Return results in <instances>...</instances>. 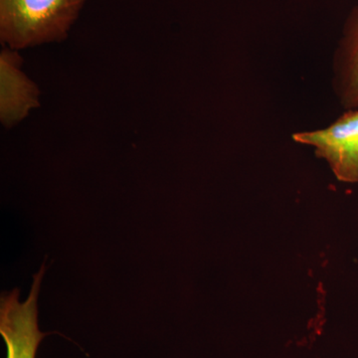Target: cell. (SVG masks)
I'll list each match as a JSON object with an SVG mask.
<instances>
[{
	"label": "cell",
	"instance_id": "cell-1",
	"mask_svg": "<svg viewBox=\"0 0 358 358\" xmlns=\"http://www.w3.org/2000/svg\"><path fill=\"white\" fill-rule=\"evenodd\" d=\"M86 0H0V40L13 50L68 38Z\"/></svg>",
	"mask_w": 358,
	"mask_h": 358
},
{
	"label": "cell",
	"instance_id": "cell-2",
	"mask_svg": "<svg viewBox=\"0 0 358 358\" xmlns=\"http://www.w3.org/2000/svg\"><path fill=\"white\" fill-rule=\"evenodd\" d=\"M292 138L313 148L338 180L358 182V110H345L327 128L298 131Z\"/></svg>",
	"mask_w": 358,
	"mask_h": 358
},
{
	"label": "cell",
	"instance_id": "cell-3",
	"mask_svg": "<svg viewBox=\"0 0 358 358\" xmlns=\"http://www.w3.org/2000/svg\"><path fill=\"white\" fill-rule=\"evenodd\" d=\"M45 274V265L34 275L29 296L20 301V289L1 296L0 334L6 345V358H36L46 334L40 331L37 301Z\"/></svg>",
	"mask_w": 358,
	"mask_h": 358
},
{
	"label": "cell",
	"instance_id": "cell-4",
	"mask_svg": "<svg viewBox=\"0 0 358 358\" xmlns=\"http://www.w3.org/2000/svg\"><path fill=\"white\" fill-rule=\"evenodd\" d=\"M17 50L6 47L0 54V120L11 128L39 106L40 92L23 71Z\"/></svg>",
	"mask_w": 358,
	"mask_h": 358
},
{
	"label": "cell",
	"instance_id": "cell-5",
	"mask_svg": "<svg viewBox=\"0 0 358 358\" xmlns=\"http://www.w3.org/2000/svg\"><path fill=\"white\" fill-rule=\"evenodd\" d=\"M333 89L343 109L358 110V0L334 51Z\"/></svg>",
	"mask_w": 358,
	"mask_h": 358
}]
</instances>
